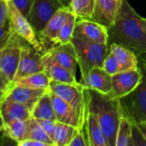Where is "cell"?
<instances>
[{"label":"cell","instance_id":"4dcf8cb0","mask_svg":"<svg viewBox=\"0 0 146 146\" xmlns=\"http://www.w3.org/2000/svg\"><path fill=\"white\" fill-rule=\"evenodd\" d=\"M146 146V140L145 139L140 129L133 122L132 127V137H131V146Z\"/></svg>","mask_w":146,"mask_h":146},{"label":"cell","instance_id":"d6986e66","mask_svg":"<svg viewBox=\"0 0 146 146\" xmlns=\"http://www.w3.org/2000/svg\"><path fill=\"white\" fill-rule=\"evenodd\" d=\"M49 50L59 64L75 75L78 66V58L75 48L72 42L64 44H57L49 49Z\"/></svg>","mask_w":146,"mask_h":146},{"label":"cell","instance_id":"60d3db41","mask_svg":"<svg viewBox=\"0 0 146 146\" xmlns=\"http://www.w3.org/2000/svg\"><path fill=\"white\" fill-rule=\"evenodd\" d=\"M6 96H7V92H6L0 91V103H1L3 99H5Z\"/></svg>","mask_w":146,"mask_h":146},{"label":"cell","instance_id":"5b68a950","mask_svg":"<svg viewBox=\"0 0 146 146\" xmlns=\"http://www.w3.org/2000/svg\"><path fill=\"white\" fill-rule=\"evenodd\" d=\"M49 90L67 102L84 122L87 107V97L86 89L80 82L70 84L50 80Z\"/></svg>","mask_w":146,"mask_h":146},{"label":"cell","instance_id":"603a6c76","mask_svg":"<svg viewBox=\"0 0 146 146\" xmlns=\"http://www.w3.org/2000/svg\"><path fill=\"white\" fill-rule=\"evenodd\" d=\"M50 82V77L44 71H40L14 80L13 86L36 89H49Z\"/></svg>","mask_w":146,"mask_h":146},{"label":"cell","instance_id":"2e32d148","mask_svg":"<svg viewBox=\"0 0 146 146\" xmlns=\"http://www.w3.org/2000/svg\"><path fill=\"white\" fill-rule=\"evenodd\" d=\"M80 129L83 131L89 146H109L108 141L103 133L97 117L89 110L88 101L85 120Z\"/></svg>","mask_w":146,"mask_h":146},{"label":"cell","instance_id":"836d02e7","mask_svg":"<svg viewBox=\"0 0 146 146\" xmlns=\"http://www.w3.org/2000/svg\"><path fill=\"white\" fill-rule=\"evenodd\" d=\"M69 146H89L86 138L80 128H75L73 139L69 144Z\"/></svg>","mask_w":146,"mask_h":146},{"label":"cell","instance_id":"ab89813d","mask_svg":"<svg viewBox=\"0 0 146 146\" xmlns=\"http://www.w3.org/2000/svg\"><path fill=\"white\" fill-rule=\"evenodd\" d=\"M4 138H5V133H4V130L2 129L0 131V146H3L4 143Z\"/></svg>","mask_w":146,"mask_h":146},{"label":"cell","instance_id":"b9f144b4","mask_svg":"<svg viewBox=\"0 0 146 146\" xmlns=\"http://www.w3.org/2000/svg\"><path fill=\"white\" fill-rule=\"evenodd\" d=\"M3 127H4V121H3V119L2 115L0 113V131L2 129H3Z\"/></svg>","mask_w":146,"mask_h":146},{"label":"cell","instance_id":"7bdbcfd3","mask_svg":"<svg viewBox=\"0 0 146 146\" xmlns=\"http://www.w3.org/2000/svg\"><path fill=\"white\" fill-rule=\"evenodd\" d=\"M61 1L62 2V3H63L65 6L68 7V6H69V3H70V1H71V0H61Z\"/></svg>","mask_w":146,"mask_h":146},{"label":"cell","instance_id":"ee69618b","mask_svg":"<svg viewBox=\"0 0 146 146\" xmlns=\"http://www.w3.org/2000/svg\"><path fill=\"white\" fill-rule=\"evenodd\" d=\"M4 1H6V2H8V1H10V0H4Z\"/></svg>","mask_w":146,"mask_h":146},{"label":"cell","instance_id":"83f0119b","mask_svg":"<svg viewBox=\"0 0 146 146\" xmlns=\"http://www.w3.org/2000/svg\"><path fill=\"white\" fill-rule=\"evenodd\" d=\"M26 139H30L44 143L46 146H55L54 141L50 138V136L44 131V129L39 126L37 121L31 117L30 124Z\"/></svg>","mask_w":146,"mask_h":146},{"label":"cell","instance_id":"e575fe53","mask_svg":"<svg viewBox=\"0 0 146 146\" xmlns=\"http://www.w3.org/2000/svg\"><path fill=\"white\" fill-rule=\"evenodd\" d=\"M9 23L8 3L4 0H0V26H4Z\"/></svg>","mask_w":146,"mask_h":146},{"label":"cell","instance_id":"7402d4cb","mask_svg":"<svg viewBox=\"0 0 146 146\" xmlns=\"http://www.w3.org/2000/svg\"><path fill=\"white\" fill-rule=\"evenodd\" d=\"M31 114L32 117L34 119L56 121L50 90L38 99V101L34 105Z\"/></svg>","mask_w":146,"mask_h":146},{"label":"cell","instance_id":"7a4b0ae2","mask_svg":"<svg viewBox=\"0 0 146 146\" xmlns=\"http://www.w3.org/2000/svg\"><path fill=\"white\" fill-rule=\"evenodd\" d=\"M86 94L89 110L97 117L108 145L115 146L117 129L123 114L120 98L89 89H86Z\"/></svg>","mask_w":146,"mask_h":146},{"label":"cell","instance_id":"ac0fdd59","mask_svg":"<svg viewBox=\"0 0 146 146\" xmlns=\"http://www.w3.org/2000/svg\"><path fill=\"white\" fill-rule=\"evenodd\" d=\"M50 93L56 121L59 122L74 126L75 127L81 128L83 125V121L80 119L77 112L60 97L51 92L50 91Z\"/></svg>","mask_w":146,"mask_h":146},{"label":"cell","instance_id":"d590c367","mask_svg":"<svg viewBox=\"0 0 146 146\" xmlns=\"http://www.w3.org/2000/svg\"><path fill=\"white\" fill-rule=\"evenodd\" d=\"M13 84L10 83L1 73H0V91L8 92L12 87Z\"/></svg>","mask_w":146,"mask_h":146},{"label":"cell","instance_id":"f546056e","mask_svg":"<svg viewBox=\"0 0 146 146\" xmlns=\"http://www.w3.org/2000/svg\"><path fill=\"white\" fill-rule=\"evenodd\" d=\"M103 68L110 75H115L121 72V67L118 59L110 50L104 59V62L103 63Z\"/></svg>","mask_w":146,"mask_h":146},{"label":"cell","instance_id":"5bb4252c","mask_svg":"<svg viewBox=\"0 0 146 146\" xmlns=\"http://www.w3.org/2000/svg\"><path fill=\"white\" fill-rule=\"evenodd\" d=\"M123 0H95V9L92 20L110 27L118 14Z\"/></svg>","mask_w":146,"mask_h":146},{"label":"cell","instance_id":"6da1fadb","mask_svg":"<svg viewBox=\"0 0 146 146\" xmlns=\"http://www.w3.org/2000/svg\"><path fill=\"white\" fill-rule=\"evenodd\" d=\"M107 30L109 44H121L137 56L146 55V19L135 11L127 0H123L113 24Z\"/></svg>","mask_w":146,"mask_h":146},{"label":"cell","instance_id":"8d00e7d4","mask_svg":"<svg viewBox=\"0 0 146 146\" xmlns=\"http://www.w3.org/2000/svg\"><path fill=\"white\" fill-rule=\"evenodd\" d=\"M18 146H46L42 142L37 141V140H33V139H26L22 141H21Z\"/></svg>","mask_w":146,"mask_h":146},{"label":"cell","instance_id":"9a60e30c","mask_svg":"<svg viewBox=\"0 0 146 146\" xmlns=\"http://www.w3.org/2000/svg\"><path fill=\"white\" fill-rule=\"evenodd\" d=\"M42 61L43 71L50 77V80L70 84L78 83L75 75H74L68 69L59 64L55 60L51 52L49 50L43 53Z\"/></svg>","mask_w":146,"mask_h":146},{"label":"cell","instance_id":"8fae6325","mask_svg":"<svg viewBox=\"0 0 146 146\" xmlns=\"http://www.w3.org/2000/svg\"><path fill=\"white\" fill-rule=\"evenodd\" d=\"M142 79V72L139 67L137 69L121 71L112 75V90L110 95L121 98L133 91L139 85Z\"/></svg>","mask_w":146,"mask_h":146},{"label":"cell","instance_id":"4fadbf2b","mask_svg":"<svg viewBox=\"0 0 146 146\" xmlns=\"http://www.w3.org/2000/svg\"><path fill=\"white\" fill-rule=\"evenodd\" d=\"M80 83L86 89L109 94L112 90V75L103 67H98L82 75Z\"/></svg>","mask_w":146,"mask_h":146},{"label":"cell","instance_id":"1f68e13d","mask_svg":"<svg viewBox=\"0 0 146 146\" xmlns=\"http://www.w3.org/2000/svg\"><path fill=\"white\" fill-rule=\"evenodd\" d=\"M39 126L44 129V131L50 136V138L54 141L55 137V130L57 121L53 120H42V119H35Z\"/></svg>","mask_w":146,"mask_h":146},{"label":"cell","instance_id":"d6a6232c","mask_svg":"<svg viewBox=\"0 0 146 146\" xmlns=\"http://www.w3.org/2000/svg\"><path fill=\"white\" fill-rule=\"evenodd\" d=\"M11 1L15 4V6L21 12V14L27 18L30 14L34 0H11Z\"/></svg>","mask_w":146,"mask_h":146},{"label":"cell","instance_id":"44dd1931","mask_svg":"<svg viewBox=\"0 0 146 146\" xmlns=\"http://www.w3.org/2000/svg\"><path fill=\"white\" fill-rule=\"evenodd\" d=\"M109 46L110 50L118 59L121 67V71L137 69L139 68L138 56L133 51L118 44H110Z\"/></svg>","mask_w":146,"mask_h":146},{"label":"cell","instance_id":"f35d334b","mask_svg":"<svg viewBox=\"0 0 146 146\" xmlns=\"http://www.w3.org/2000/svg\"><path fill=\"white\" fill-rule=\"evenodd\" d=\"M134 123V122H133ZM136 125L139 127V128L140 129L145 139L146 140V121H140V122H138L136 123Z\"/></svg>","mask_w":146,"mask_h":146},{"label":"cell","instance_id":"d4e9b609","mask_svg":"<svg viewBox=\"0 0 146 146\" xmlns=\"http://www.w3.org/2000/svg\"><path fill=\"white\" fill-rule=\"evenodd\" d=\"M68 7L77 19L92 20L95 0H71Z\"/></svg>","mask_w":146,"mask_h":146},{"label":"cell","instance_id":"74e56055","mask_svg":"<svg viewBox=\"0 0 146 146\" xmlns=\"http://www.w3.org/2000/svg\"><path fill=\"white\" fill-rule=\"evenodd\" d=\"M11 32H12V29L10 27L9 22L4 26H0V40H2L3 38L9 35Z\"/></svg>","mask_w":146,"mask_h":146},{"label":"cell","instance_id":"7c38bea8","mask_svg":"<svg viewBox=\"0 0 146 146\" xmlns=\"http://www.w3.org/2000/svg\"><path fill=\"white\" fill-rule=\"evenodd\" d=\"M42 56V52L36 50L32 45L25 41L22 45L21 56L15 80L21 77L43 71Z\"/></svg>","mask_w":146,"mask_h":146},{"label":"cell","instance_id":"3957f363","mask_svg":"<svg viewBox=\"0 0 146 146\" xmlns=\"http://www.w3.org/2000/svg\"><path fill=\"white\" fill-rule=\"evenodd\" d=\"M144 56H138L142 72L139 85L130 94L120 98L123 115L134 123L146 121V58Z\"/></svg>","mask_w":146,"mask_h":146},{"label":"cell","instance_id":"f1b7e54d","mask_svg":"<svg viewBox=\"0 0 146 146\" xmlns=\"http://www.w3.org/2000/svg\"><path fill=\"white\" fill-rule=\"evenodd\" d=\"M76 20L77 18L74 15V14L70 12L68 19L66 20V21L64 22V24L62 25L60 30V33L58 34L57 40H56V45L64 44L71 42L73 38V33H74Z\"/></svg>","mask_w":146,"mask_h":146},{"label":"cell","instance_id":"4316f807","mask_svg":"<svg viewBox=\"0 0 146 146\" xmlns=\"http://www.w3.org/2000/svg\"><path fill=\"white\" fill-rule=\"evenodd\" d=\"M75 128L74 126L56 121L54 137L55 146H69Z\"/></svg>","mask_w":146,"mask_h":146},{"label":"cell","instance_id":"52a82bcc","mask_svg":"<svg viewBox=\"0 0 146 146\" xmlns=\"http://www.w3.org/2000/svg\"><path fill=\"white\" fill-rule=\"evenodd\" d=\"M24 42L23 38L13 32L9 42L3 51L0 62V73L12 84L17 73Z\"/></svg>","mask_w":146,"mask_h":146},{"label":"cell","instance_id":"30bf717a","mask_svg":"<svg viewBox=\"0 0 146 146\" xmlns=\"http://www.w3.org/2000/svg\"><path fill=\"white\" fill-rule=\"evenodd\" d=\"M73 38L97 44H108V30L93 20L77 19Z\"/></svg>","mask_w":146,"mask_h":146},{"label":"cell","instance_id":"484cf974","mask_svg":"<svg viewBox=\"0 0 146 146\" xmlns=\"http://www.w3.org/2000/svg\"><path fill=\"white\" fill-rule=\"evenodd\" d=\"M133 121L122 114L118 126L115 146H131Z\"/></svg>","mask_w":146,"mask_h":146},{"label":"cell","instance_id":"8992f818","mask_svg":"<svg viewBox=\"0 0 146 146\" xmlns=\"http://www.w3.org/2000/svg\"><path fill=\"white\" fill-rule=\"evenodd\" d=\"M7 3L9 22L13 32H15L27 43L32 45L36 50L44 53L45 50L40 44L35 31L33 30L27 18L21 14V12L15 6L11 0L8 1Z\"/></svg>","mask_w":146,"mask_h":146},{"label":"cell","instance_id":"ba28073f","mask_svg":"<svg viewBox=\"0 0 146 146\" xmlns=\"http://www.w3.org/2000/svg\"><path fill=\"white\" fill-rule=\"evenodd\" d=\"M62 7L65 5L61 0H34L27 20L36 34L43 30L54 14Z\"/></svg>","mask_w":146,"mask_h":146},{"label":"cell","instance_id":"e0dca14e","mask_svg":"<svg viewBox=\"0 0 146 146\" xmlns=\"http://www.w3.org/2000/svg\"><path fill=\"white\" fill-rule=\"evenodd\" d=\"M48 91L49 89H36L12 86L10 90L7 92L6 98L23 104L32 112L38 99Z\"/></svg>","mask_w":146,"mask_h":146},{"label":"cell","instance_id":"ffe728a7","mask_svg":"<svg viewBox=\"0 0 146 146\" xmlns=\"http://www.w3.org/2000/svg\"><path fill=\"white\" fill-rule=\"evenodd\" d=\"M0 113L4 124L16 120H28L32 117L31 111L26 106L6 98L0 103Z\"/></svg>","mask_w":146,"mask_h":146},{"label":"cell","instance_id":"277c9868","mask_svg":"<svg viewBox=\"0 0 146 146\" xmlns=\"http://www.w3.org/2000/svg\"><path fill=\"white\" fill-rule=\"evenodd\" d=\"M71 42L77 53L81 76L94 68L103 67L104 59L110 52L109 44H97L76 38H73Z\"/></svg>","mask_w":146,"mask_h":146},{"label":"cell","instance_id":"cb8c5ba5","mask_svg":"<svg viewBox=\"0 0 146 146\" xmlns=\"http://www.w3.org/2000/svg\"><path fill=\"white\" fill-rule=\"evenodd\" d=\"M30 119L16 120L4 124L3 130L5 135L15 140L17 144L26 139L30 124Z\"/></svg>","mask_w":146,"mask_h":146},{"label":"cell","instance_id":"9c48e42d","mask_svg":"<svg viewBox=\"0 0 146 146\" xmlns=\"http://www.w3.org/2000/svg\"><path fill=\"white\" fill-rule=\"evenodd\" d=\"M70 12L71 10L69 7L65 6L61 8L54 14L43 30L37 34L38 38L45 51L56 45V40L60 30L68 19Z\"/></svg>","mask_w":146,"mask_h":146}]
</instances>
